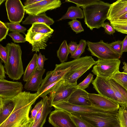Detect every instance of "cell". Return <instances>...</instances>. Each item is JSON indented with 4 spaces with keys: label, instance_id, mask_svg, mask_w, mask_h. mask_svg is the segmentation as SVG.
Wrapping results in <instances>:
<instances>
[{
    "label": "cell",
    "instance_id": "obj_16",
    "mask_svg": "<svg viewBox=\"0 0 127 127\" xmlns=\"http://www.w3.org/2000/svg\"><path fill=\"white\" fill-rule=\"evenodd\" d=\"M92 105L98 108L109 111L119 110V104L117 102L99 94H88Z\"/></svg>",
    "mask_w": 127,
    "mask_h": 127
},
{
    "label": "cell",
    "instance_id": "obj_6",
    "mask_svg": "<svg viewBox=\"0 0 127 127\" xmlns=\"http://www.w3.org/2000/svg\"><path fill=\"white\" fill-rule=\"evenodd\" d=\"M78 88L77 85L70 84L62 79L55 86L48 96L50 106L52 107L55 104L67 102L72 93Z\"/></svg>",
    "mask_w": 127,
    "mask_h": 127
},
{
    "label": "cell",
    "instance_id": "obj_21",
    "mask_svg": "<svg viewBox=\"0 0 127 127\" xmlns=\"http://www.w3.org/2000/svg\"><path fill=\"white\" fill-rule=\"evenodd\" d=\"M45 70V69L40 71L37 70L26 82L24 86V88L28 91L38 92L43 81L42 77Z\"/></svg>",
    "mask_w": 127,
    "mask_h": 127
},
{
    "label": "cell",
    "instance_id": "obj_2",
    "mask_svg": "<svg viewBox=\"0 0 127 127\" xmlns=\"http://www.w3.org/2000/svg\"><path fill=\"white\" fill-rule=\"evenodd\" d=\"M89 56H86L74 59L70 61L55 65V69L47 72L41 84L46 88L49 85L63 79V80L79 68L95 62Z\"/></svg>",
    "mask_w": 127,
    "mask_h": 127
},
{
    "label": "cell",
    "instance_id": "obj_20",
    "mask_svg": "<svg viewBox=\"0 0 127 127\" xmlns=\"http://www.w3.org/2000/svg\"><path fill=\"white\" fill-rule=\"evenodd\" d=\"M109 81L117 102L121 106L127 105V90L113 78Z\"/></svg>",
    "mask_w": 127,
    "mask_h": 127
},
{
    "label": "cell",
    "instance_id": "obj_4",
    "mask_svg": "<svg viewBox=\"0 0 127 127\" xmlns=\"http://www.w3.org/2000/svg\"><path fill=\"white\" fill-rule=\"evenodd\" d=\"M6 46L8 53L7 61L4 66L6 74L13 80H18L24 73L21 47L12 42L7 43Z\"/></svg>",
    "mask_w": 127,
    "mask_h": 127
},
{
    "label": "cell",
    "instance_id": "obj_44",
    "mask_svg": "<svg viewBox=\"0 0 127 127\" xmlns=\"http://www.w3.org/2000/svg\"><path fill=\"white\" fill-rule=\"evenodd\" d=\"M62 79L49 85L39 95V96L43 98L46 96L47 94L50 93L55 86Z\"/></svg>",
    "mask_w": 127,
    "mask_h": 127
},
{
    "label": "cell",
    "instance_id": "obj_34",
    "mask_svg": "<svg viewBox=\"0 0 127 127\" xmlns=\"http://www.w3.org/2000/svg\"><path fill=\"white\" fill-rule=\"evenodd\" d=\"M68 24L71 28L72 29L76 34L83 32L84 31L82 27L80 22L77 20L76 19L69 22Z\"/></svg>",
    "mask_w": 127,
    "mask_h": 127
},
{
    "label": "cell",
    "instance_id": "obj_15",
    "mask_svg": "<svg viewBox=\"0 0 127 127\" xmlns=\"http://www.w3.org/2000/svg\"><path fill=\"white\" fill-rule=\"evenodd\" d=\"M23 89L21 82L0 79V97L12 98L22 92Z\"/></svg>",
    "mask_w": 127,
    "mask_h": 127
},
{
    "label": "cell",
    "instance_id": "obj_5",
    "mask_svg": "<svg viewBox=\"0 0 127 127\" xmlns=\"http://www.w3.org/2000/svg\"><path fill=\"white\" fill-rule=\"evenodd\" d=\"M118 113L72 114L82 118L95 127H121L117 117Z\"/></svg>",
    "mask_w": 127,
    "mask_h": 127
},
{
    "label": "cell",
    "instance_id": "obj_31",
    "mask_svg": "<svg viewBox=\"0 0 127 127\" xmlns=\"http://www.w3.org/2000/svg\"><path fill=\"white\" fill-rule=\"evenodd\" d=\"M69 115L77 127H95L80 117L71 114H69Z\"/></svg>",
    "mask_w": 127,
    "mask_h": 127
},
{
    "label": "cell",
    "instance_id": "obj_32",
    "mask_svg": "<svg viewBox=\"0 0 127 127\" xmlns=\"http://www.w3.org/2000/svg\"><path fill=\"white\" fill-rule=\"evenodd\" d=\"M87 45V42L85 40L81 39L79 41L78 46L75 53L70 57L74 59L80 58L81 55L85 51V49Z\"/></svg>",
    "mask_w": 127,
    "mask_h": 127
},
{
    "label": "cell",
    "instance_id": "obj_3",
    "mask_svg": "<svg viewBox=\"0 0 127 127\" xmlns=\"http://www.w3.org/2000/svg\"><path fill=\"white\" fill-rule=\"evenodd\" d=\"M111 5L99 0L96 3L82 7L85 23L91 30L102 27L107 18Z\"/></svg>",
    "mask_w": 127,
    "mask_h": 127
},
{
    "label": "cell",
    "instance_id": "obj_9",
    "mask_svg": "<svg viewBox=\"0 0 127 127\" xmlns=\"http://www.w3.org/2000/svg\"><path fill=\"white\" fill-rule=\"evenodd\" d=\"M55 109L65 111L69 114L76 113H106L118 114L119 110L109 111L103 110L91 106H82L73 105L69 103L63 101L53 105Z\"/></svg>",
    "mask_w": 127,
    "mask_h": 127
},
{
    "label": "cell",
    "instance_id": "obj_27",
    "mask_svg": "<svg viewBox=\"0 0 127 127\" xmlns=\"http://www.w3.org/2000/svg\"><path fill=\"white\" fill-rule=\"evenodd\" d=\"M31 32L43 34L53 32L54 30L44 23H36L32 24L29 29Z\"/></svg>",
    "mask_w": 127,
    "mask_h": 127
},
{
    "label": "cell",
    "instance_id": "obj_40",
    "mask_svg": "<svg viewBox=\"0 0 127 127\" xmlns=\"http://www.w3.org/2000/svg\"><path fill=\"white\" fill-rule=\"evenodd\" d=\"M9 29L6 26L5 23L0 21V41L6 38L8 34Z\"/></svg>",
    "mask_w": 127,
    "mask_h": 127
},
{
    "label": "cell",
    "instance_id": "obj_47",
    "mask_svg": "<svg viewBox=\"0 0 127 127\" xmlns=\"http://www.w3.org/2000/svg\"><path fill=\"white\" fill-rule=\"evenodd\" d=\"M6 72L4 66L0 61V79H4L6 78L5 74Z\"/></svg>",
    "mask_w": 127,
    "mask_h": 127
},
{
    "label": "cell",
    "instance_id": "obj_7",
    "mask_svg": "<svg viewBox=\"0 0 127 127\" xmlns=\"http://www.w3.org/2000/svg\"><path fill=\"white\" fill-rule=\"evenodd\" d=\"M87 50L91 55L102 60L119 59L121 56L116 53L111 48L109 43L103 40L96 42H87Z\"/></svg>",
    "mask_w": 127,
    "mask_h": 127
},
{
    "label": "cell",
    "instance_id": "obj_17",
    "mask_svg": "<svg viewBox=\"0 0 127 127\" xmlns=\"http://www.w3.org/2000/svg\"><path fill=\"white\" fill-rule=\"evenodd\" d=\"M127 12V0H117L111 4L107 19L110 21L116 20Z\"/></svg>",
    "mask_w": 127,
    "mask_h": 127
},
{
    "label": "cell",
    "instance_id": "obj_14",
    "mask_svg": "<svg viewBox=\"0 0 127 127\" xmlns=\"http://www.w3.org/2000/svg\"><path fill=\"white\" fill-rule=\"evenodd\" d=\"M110 78L96 76L92 84L99 94L117 102L114 91L110 83Z\"/></svg>",
    "mask_w": 127,
    "mask_h": 127
},
{
    "label": "cell",
    "instance_id": "obj_43",
    "mask_svg": "<svg viewBox=\"0 0 127 127\" xmlns=\"http://www.w3.org/2000/svg\"><path fill=\"white\" fill-rule=\"evenodd\" d=\"M48 59L46 58L44 55H42L40 52L39 53L37 59L38 70H41L44 69V62Z\"/></svg>",
    "mask_w": 127,
    "mask_h": 127
},
{
    "label": "cell",
    "instance_id": "obj_48",
    "mask_svg": "<svg viewBox=\"0 0 127 127\" xmlns=\"http://www.w3.org/2000/svg\"><path fill=\"white\" fill-rule=\"evenodd\" d=\"M127 52V35L122 41V52Z\"/></svg>",
    "mask_w": 127,
    "mask_h": 127
},
{
    "label": "cell",
    "instance_id": "obj_33",
    "mask_svg": "<svg viewBox=\"0 0 127 127\" xmlns=\"http://www.w3.org/2000/svg\"><path fill=\"white\" fill-rule=\"evenodd\" d=\"M5 24L9 29V31L12 32H21L25 34V32L27 30L26 28L21 26L19 23L6 22Z\"/></svg>",
    "mask_w": 127,
    "mask_h": 127
},
{
    "label": "cell",
    "instance_id": "obj_23",
    "mask_svg": "<svg viewBox=\"0 0 127 127\" xmlns=\"http://www.w3.org/2000/svg\"><path fill=\"white\" fill-rule=\"evenodd\" d=\"M54 22L53 19L47 16L46 13H42L36 15H29L22 22V24L27 25L32 24L36 23H44L50 26Z\"/></svg>",
    "mask_w": 127,
    "mask_h": 127
},
{
    "label": "cell",
    "instance_id": "obj_25",
    "mask_svg": "<svg viewBox=\"0 0 127 127\" xmlns=\"http://www.w3.org/2000/svg\"><path fill=\"white\" fill-rule=\"evenodd\" d=\"M38 56L36 53L34 54L26 68L23 77V80L24 82H27L37 70Z\"/></svg>",
    "mask_w": 127,
    "mask_h": 127
},
{
    "label": "cell",
    "instance_id": "obj_41",
    "mask_svg": "<svg viewBox=\"0 0 127 127\" xmlns=\"http://www.w3.org/2000/svg\"><path fill=\"white\" fill-rule=\"evenodd\" d=\"M8 56V53L7 48L6 46H3L1 44H0V58L1 61L6 63L7 61Z\"/></svg>",
    "mask_w": 127,
    "mask_h": 127
},
{
    "label": "cell",
    "instance_id": "obj_8",
    "mask_svg": "<svg viewBox=\"0 0 127 127\" xmlns=\"http://www.w3.org/2000/svg\"><path fill=\"white\" fill-rule=\"evenodd\" d=\"M121 61L119 59L102 60L99 59L92 71L96 76L110 78L119 71Z\"/></svg>",
    "mask_w": 127,
    "mask_h": 127
},
{
    "label": "cell",
    "instance_id": "obj_51",
    "mask_svg": "<svg viewBox=\"0 0 127 127\" xmlns=\"http://www.w3.org/2000/svg\"><path fill=\"white\" fill-rule=\"evenodd\" d=\"M124 112L127 118V105L122 106Z\"/></svg>",
    "mask_w": 127,
    "mask_h": 127
},
{
    "label": "cell",
    "instance_id": "obj_45",
    "mask_svg": "<svg viewBox=\"0 0 127 127\" xmlns=\"http://www.w3.org/2000/svg\"><path fill=\"white\" fill-rule=\"evenodd\" d=\"M102 27L104 29L105 32L108 34H113L115 32V30L108 22L104 23Z\"/></svg>",
    "mask_w": 127,
    "mask_h": 127
},
{
    "label": "cell",
    "instance_id": "obj_10",
    "mask_svg": "<svg viewBox=\"0 0 127 127\" xmlns=\"http://www.w3.org/2000/svg\"><path fill=\"white\" fill-rule=\"evenodd\" d=\"M61 4L60 0H41L33 4L24 6V8L26 14L35 15L56 9L60 7Z\"/></svg>",
    "mask_w": 127,
    "mask_h": 127
},
{
    "label": "cell",
    "instance_id": "obj_26",
    "mask_svg": "<svg viewBox=\"0 0 127 127\" xmlns=\"http://www.w3.org/2000/svg\"><path fill=\"white\" fill-rule=\"evenodd\" d=\"M84 17L83 11L80 7L71 6L69 7L66 13L59 20L70 19L72 20Z\"/></svg>",
    "mask_w": 127,
    "mask_h": 127
},
{
    "label": "cell",
    "instance_id": "obj_53",
    "mask_svg": "<svg viewBox=\"0 0 127 127\" xmlns=\"http://www.w3.org/2000/svg\"><path fill=\"white\" fill-rule=\"evenodd\" d=\"M5 0H0V5L1 4L4 2Z\"/></svg>",
    "mask_w": 127,
    "mask_h": 127
},
{
    "label": "cell",
    "instance_id": "obj_29",
    "mask_svg": "<svg viewBox=\"0 0 127 127\" xmlns=\"http://www.w3.org/2000/svg\"><path fill=\"white\" fill-rule=\"evenodd\" d=\"M110 22V24L115 30L123 33L127 34V20L118 19Z\"/></svg>",
    "mask_w": 127,
    "mask_h": 127
},
{
    "label": "cell",
    "instance_id": "obj_37",
    "mask_svg": "<svg viewBox=\"0 0 127 127\" xmlns=\"http://www.w3.org/2000/svg\"><path fill=\"white\" fill-rule=\"evenodd\" d=\"M121 127H127V118L122 106L120 107L117 115Z\"/></svg>",
    "mask_w": 127,
    "mask_h": 127
},
{
    "label": "cell",
    "instance_id": "obj_28",
    "mask_svg": "<svg viewBox=\"0 0 127 127\" xmlns=\"http://www.w3.org/2000/svg\"><path fill=\"white\" fill-rule=\"evenodd\" d=\"M57 53V57L61 63H64L67 60L68 56L69 53L66 40L63 41Z\"/></svg>",
    "mask_w": 127,
    "mask_h": 127
},
{
    "label": "cell",
    "instance_id": "obj_49",
    "mask_svg": "<svg viewBox=\"0 0 127 127\" xmlns=\"http://www.w3.org/2000/svg\"><path fill=\"white\" fill-rule=\"evenodd\" d=\"M41 0H26L24 3V6L31 5Z\"/></svg>",
    "mask_w": 127,
    "mask_h": 127
},
{
    "label": "cell",
    "instance_id": "obj_12",
    "mask_svg": "<svg viewBox=\"0 0 127 127\" xmlns=\"http://www.w3.org/2000/svg\"><path fill=\"white\" fill-rule=\"evenodd\" d=\"M55 109L50 113L48 118L49 122L54 127H77L69 113L62 110Z\"/></svg>",
    "mask_w": 127,
    "mask_h": 127
},
{
    "label": "cell",
    "instance_id": "obj_30",
    "mask_svg": "<svg viewBox=\"0 0 127 127\" xmlns=\"http://www.w3.org/2000/svg\"><path fill=\"white\" fill-rule=\"evenodd\" d=\"M111 78H112L127 90V73L120 71L117 72Z\"/></svg>",
    "mask_w": 127,
    "mask_h": 127
},
{
    "label": "cell",
    "instance_id": "obj_13",
    "mask_svg": "<svg viewBox=\"0 0 127 127\" xmlns=\"http://www.w3.org/2000/svg\"><path fill=\"white\" fill-rule=\"evenodd\" d=\"M53 32L43 34L40 33L33 32L29 29L25 35L27 41L31 44L32 52L35 51L36 53L39 52L41 49H45L47 46L46 43L49 38L52 36Z\"/></svg>",
    "mask_w": 127,
    "mask_h": 127
},
{
    "label": "cell",
    "instance_id": "obj_35",
    "mask_svg": "<svg viewBox=\"0 0 127 127\" xmlns=\"http://www.w3.org/2000/svg\"><path fill=\"white\" fill-rule=\"evenodd\" d=\"M99 0H66L65 2H72L77 6L82 7L98 2Z\"/></svg>",
    "mask_w": 127,
    "mask_h": 127
},
{
    "label": "cell",
    "instance_id": "obj_42",
    "mask_svg": "<svg viewBox=\"0 0 127 127\" xmlns=\"http://www.w3.org/2000/svg\"><path fill=\"white\" fill-rule=\"evenodd\" d=\"M43 105V101L42 99L36 103L34 108L31 111V115L30 117L33 120Z\"/></svg>",
    "mask_w": 127,
    "mask_h": 127
},
{
    "label": "cell",
    "instance_id": "obj_39",
    "mask_svg": "<svg viewBox=\"0 0 127 127\" xmlns=\"http://www.w3.org/2000/svg\"><path fill=\"white\" fill-rule=\"evenodd\" d=\"M8 35L12 38V40L15 43L25 42L26 41L25 38L20 33L12 32Z\"/></svg>",
    "mask_w": 127,
    "mask_h": 127
},
{
    "label": "cell",
    "instance_id": "obj_1",
    "mask_svg": "<svg viewBox=\"0 0 127 127\" xmlns=\"http://www.w3.org/2000/svg\"><path fill=\"white\" fill-rule=\"evenodd\" d=\"M36 92H22L12 98L15 107L9 117L0 125V127H31L34 120L29 116L32 106L39 97Z\"/></svg>",
    "mask_w": 127,
    "mask_h": 127
},
{
    "label": "cell",
    "instance_id": "obj_52",
    "mask_svg": "<svg viewBox=\"0 0 127 127\" xmlns=\"http://www.w3.org/2000/svg\"><path fill=\"white\" fill-rule=\"evenodd\" d=\"M119 19L121 20H127V12L120 17Z\"/></svg>",
    "mask_w": 127,
    "mask_h": 127
},
{
    "label": "cell",
    "instance_id": "obj_38",
    "mask_svg": "<svg viewBox=\"0 0 127 127\" xmlns=\"http://www.w3.org/2000/svg\"><path fill=\"white\" fill-rule=\"evenodd\" d=\"M93 74L90 73L85 79L77 85L78 88L85 90L86 89L88 88L90 84L93 81Z\"/></svg>",
    "mask_w": 127,
    "mask_h": 127
},
{
    "label": "cell",
    "instance_id": "obj_36",
    "mask_svg": "<svg viewBox=\"0 0 127 127\" xmlns=\"http://www.w3.org/2000/svg\"><path fill=\"white\" fill-rule=\"evenodd\" d=\"M111 48L116 53L121 56L122 52V41L118 40L109 43Z\"/></svg>",
    "mask_w": 127,
    "mask_h": 127
},
{
    "label": "cell",
    "instance_id": "obj_22",
    "mask_svg": "<svg viewBox=\"0 0 127 127\" xmlns=\"http://www.w3.org/2000/svg\"><path fill=\"white\" fill-rule=\"evenodd\" d=\"M96 63L97 61H95L82 66L70 74L64 80L70 84L77 85L78 79Z\"/></svg>",
    "mask_w": 127,
    "mask_h": 127
},
{
    "label": "cell",
    "instance_id": "obj_46",
    "mask_svg": "<svg viewBox=\"0 0 127 127\" xmlns=\"http://www.w3.org/2000/svg\"><path fill=\"white\" fill-rule=\"evenodd\" d=\"M78 46L77 43L74 41H71L67 45L68 48L69 53L71 55H73L76 52Z\"/></svg>",
    "mask_w": 127,
    "mask_h": 127
},
{
    "label": "cell",
    "instance_id": "obj_19",
    "mask_svg": "<svg viewBox=\"0 0 127 127\" xmlns=\"http://www.w3.org/2000/svg\"><path fill=\"white\" fill-rule=\"evenodd\" d=\"M15 102L12 98L0 97V125L9 117L13 111Z\"/></svg>",
    "mask_w": 127,
    "mask_h": 127
},
{
    "label": "cell",
    "instance_id": "obj_50",
    "mask_svg": "<svg viewBox=\"0 0 127 127\" xmlns=\"http://www.w3.org/2000/svg\"><path fill=\"white\" fill-rule=\"evenodd\" d=\"M123 64L124 65L123 67V68L124 69L123 72L127 73V63L124 62L123 63Z\"/></svg>",
    "mask_w": 127,
    "mask_h": 127
},
{
    "label": "cell",
    "instance_id": "obj_24",
    "mask_svg": "<svg viewBox=\"0 0 127 127\" xmlns=\"http://www.w3.org/2000/svg\"><path fill=\"white\" fill-rule=\"evenodd\" d=\"M43 110L40 117L38 120L33 123L31 127H43L46 121L47 117L52 109L49 103L48 96L47 95L43 98Z\"/></svg>",
    "mask_w": 127,
    "mask_h": 127
},
{
    "label": "cell",
    "instance_id": "obj_11",
    "mask_svg": "<svg viewBox=\"0 0 127 127\" xmlns=\"http://www.w3.org/2000/svg\"><path fill=\"white\" fill-rule=\"evenodd\" d=\"M8 18L10 22L19 23L22 21L25 12L20 0H6L5 3Z\"/></svg>",
    "mask_w": 127,
    "mask_h": 127
},
{
    "label": "cell",
    "instance_id": "obj_18",
    "mask_svg": "<svg viewBox=\"0 0 127 127\" xmlns=\"http://www.w3.org/2000/svg\"><path fill=\"white\" fill-rule=\"evenodd\" d=\"M88 94L85 90L78 88L72 93L67 102L77 105L91 106L92 104L89 99Z\"/></svg>",
    "mask_w": 127,
    "mask_h": 127
}]
</instances>
